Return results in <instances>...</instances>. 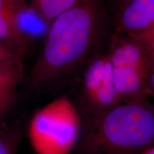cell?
I'll use <instances>...</instances> for the list:
<instances>
[{"label": "cell", "mask_w": 154, "mask_h": 154, "mask_svg": "<svg viewBox=\"0 0 154 154\" xmlns=\"http://www.w3.org/2000/svg\"><path fill=\"white\" fill-rule=\"evenodd\" d=\"M29 84L35 88L54 86L74 77L109 42L114 18L104 0H82L50 23Z\"/></svg>", "instance_id": "obj_1"}, {"label": "cell", "mask_w": 154, "mask_h": 154, "mask_svg": "<svg viewBox=\"0 0 154 154\" xmlns=\"http://www.w3.org/2000/svg\"><path fill=\"white\" fill-rule=\"evenodd\" d=\"M154 147V106L121 103L82 124L79 154H143Z\"/></svg>", "instance_id": "obj_2"}, {"label": "cell", "mask_w": 154, "mask_h": 154, "mask_svg": "<svg viewBox=\"0 0 154 154\" xmlns=\"http://www.w3.org/2000/svg\"><path fill=\"white\" fill-rule=\"evenodd\" d=\"M82 121L74 103L61 97L40 109L31 121L29 138L37 154H68L76 147Z\"/></svg>", "instance_id": "obj_3"}, {"label": "cell", "mask_w": 154, "mask_h": 154, "mask_svg": "<svg viewBox=\"0 0 154 154\" xmlns=\"http://www.w3.org/2000/svg\"><path fill=\"white\" fill-rule=\"evenodd\" d=\"M108 44L86 61L75 74L79 78V86L74 106L82 123L123 103L113 84V67L108 54Z\"/></svg>", "instance_id": "obj_4"}, {"label": "cell", "mask_w": 154, "mask_h": 154, "mask_svg": "<svg viewBox=\"0 0 154 154\" xmlns=\"http://www.w3.org/2000/svg\"><path fill=\"white\" fill-rule=\"evenodd\" d=\"M154 43L114 29L108 44L113 67H131L147 75Z\"/></svg>", "instance_id": "obj_5"}, {"label": "cell", "mask_w": 154, "mask_h": 154, "mask_svg": "<svg viewBox=\"0 0 154 154\" xmlns=\"http://www.w3.org/2000/svg\"><path fill=\"white\" fill-rule=\"evenodd\" d=\"M26 7V0H0V41L21 59L29 45L28 37L19 22Z\"/></svg>", "instance_id": "obj_6"}, {"label": "cell", "mask_w": 154, "mask_h": 154, "mask_svg": "<svg viewBox=\"0 0 154 154\" xmlns=\"http://www.w3.org/2000/svg\"><path fill=\"white\" fill-rule=\"evenodd\" d=\"M115 29L154 43V0H131L114 18Z\"/></svg>", "instance_id": "obj_7"}, {"label": "cell", "mask_w": 154, "mask_h": 154, "mask_svg": "<svg viewBox=\"0 0 154 154\" xmlns=\"http://www.w3.org/2000/svg\"><path fill=\"white\" fill-rule=\"evenodd\" d=\"M113 81L123 103L148 99L147 75L131 67H113Z\"/></svg>", "instance_id": "obj_8"}, {"label": "cell", "mask_w": 154, "mask_h": 154, "mask_svg": "<svg viewBox=\"0 0 154 154\" xmlns=\"http://www.w3.org/2000/svg\"><path fill=\"white\" fill-rule=\"evenodd\" d=\"M24 76V65L21 58H11L0 64V119L14 103Z\"/></svg>", "instance_id": "obj_9"}, {"label": "cell", "mask_w": 154, "mask_h": 154, "mask_svg": "<svg viewBox=\"0 0 154 154\" xmlns=\"http://www.w3.org/2000/svg\"><path fill=\"white\" fill-rule=\"evenodd\" d=\"M82 0H31V6L42 20L50 24L56 17Z\"/></svg>", "instance_id": "obj_10"}, {"label": "cell", "mask_w": 154, "mask_h": 154, "mask_svg": "<svg viewBox=\"0 0 154 154\" xmlns=\"http://www.w3.org/2000/svg\"><path fill=\"white\" fill-rule=\"evenodd\" d=\"M20 134L13 128H0V154H16Z\"/></svg>", "instance_id": "obj_11"}, {"label": "cell", "mask_w": 154, "mask_h": 154, "mask_svg": "<svg viewBox=\"0 0 154 154\" xmlns=\"http://www.w3.org/2000/svg\"><path fill=\"white\" fill-rule=\"evenodd\" d=\"M147 84L149 96L152 98V104L154 106V48L150 61L149 70L147 73Z\"/></svg>", "instance_id": "obj_12"}, {"label": "cell", "mask_w": 154, "mask_h": 154, "mask_svg": "<svg viewBox=\"0 0 154 154\" xmlns=\"http://www.w3.org/2000/svg\"><path fill=\"white\" fill-rule=\"evenodd\" d=\"M17 57L2 42L0 41V64L3 63L4 61L8 60L9 59Z\"/></svg>", "instance_id": "obj_13"}, {"label": "cell", "mask_w": 154, "mask_h": 154, "mask_svg": "<svg viewBox=\"0 0 154 154\" xmlns=\"http://www.w3.org/2000/svg\"><path fill=\"white\" fill-rule=\"evenodd\" d=\"M130 1H131V0H112L113 7H114V9L113 11V15L114 18L119 11L124 8Z\"/></svg>", "instance_id": "obj_14"}, {"label": "cell", "mask_w": 154, "mask_h": 154, "mask_svg": "<svg viewBox=\"0 0 154 154\" xmlns=\"http://www.w3.org/2000/svg\"><path fill=\"white\" fill-rule=\"evenodd\" d=\"M143 154H154V147L151 148V149H150L149 150H147V151L144 152Z\"/></svg>", "instance_id": "obj_15"}]
</instances>
